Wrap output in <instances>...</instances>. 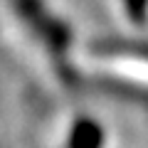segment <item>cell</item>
<instances>
[{
  "label": "cell",
  "instance_id": "6da1fadb",
  "mask_svg": "<svg viewBox=\"0 0 148 148\" xmlns=\"http://www.w3.org/2000/svg\"><path fill=\"white\" fill-rule=\"evenodd\" d=\"M99 141H101V131L91 121L79 123L77 131H74V148H96Z\"/></svg>",
  "mask_w": 148,
  "mask_h": 148
},
{
  "label": "cell",
  "instance_id": "7a4b0ae2",
  "mask_svg": "<svg viewBox=\"0 0 148 148\" xmlns=\"http://www.w3.org/2000/svg\"><path fill=\"white\" fill-rule=\"evenodd\" d=\"M123 3H126V12H128L136 22H141L143 17H146V5H148V0H123Z\"/></svg>",
  "mask_w": 148,
  "mask_h": 148
}]
</instances>
